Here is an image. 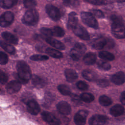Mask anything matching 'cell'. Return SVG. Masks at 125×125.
Here are the masks:
<instances>
[{"instance_id":"obj_1","label":"cell","mask_w":125,"mask_h":125,"mask_svg":"<svg viewBox=\"0 0 125 125\" xmlns=\"http://www.w3.org/2000/svg\"><path fill=\"white\" fill-rule=\"evenodd\" d=\"M18 75L23 83H26L31 78V69L29 65L24 61L18 62L16 65Z\"/></svg>"},{"instance_id":"obj_2","label":"cell","mask_w":125,"mask_h":125,"mask_svg":"<svg viewBox=\"0 0 125 125\" xmlns=\"http://www.w3.org/2000/svg\"><path fill=\"white\" fill-rule=\"evenodd\" d=\"M39 14L35 9L27 10L24 14L22 18V22L29 26H33L36 24L39 21Z\"/></svg>"},{"instance_id":"obj_3","label":"cell","mask_w":125,"mask_h":125,"mask_svg":"<svg viewBox=\"0 0 125 125\" xmlns=\"http://www.w3.org/2000/svg\"><path fill=\"white\" fill-rule=\"evenodd\" d=\"M86 49V47L84 44L81 42H77L71 49L70 56L74 61H77L84 54Z\"/></svg>"},{"instance_id":"obj_4","label":"cell","mask_w":125,"mask_h":125,"mask_svg":"<svg viewBox=\"0 0 125 125\" xmlns=\"http://www.w3.org/2000/svg\"><path fill=\"white\" fill-rule=\"evenodd\" d=\"M81 17L83 22L88 26L95 29L98 28V22L90 12H82Z\"/></svg>"},{"instance_id":"obj_5","label":"cell","mask_w":125,"mask_h":125,"mask_svg":"<svg viewBox=\"0 0 125 125\" xmlns=\"http://www.w3.org/2000/svg\"><path fill=\"white\" fill-rule=\"evenodd\" d=\"M111 31L113 35L117 38L123 39L125 37V28L123 22H112Z\"/></svg>"},{"instance_id":"obj_6","label":"cell","mask_w":125,"mask_h":125,"mask_svg":"<svg viewBox=\"0 0 125 125\" xmlns=\"http://www.w3.org/2000/svg\"><path fill=\"white\" fill-rule=\"evenodd\" d=\"M45 10L49 17L53 20L57 21L60 20L61 13L57 7L52 4H48L45 6Z\"/></svg>"},{"instance_id":"obj_7","label":"cell","mask_w":125,"mask_h":125,"mask_svg":"<svg viewBox=\"0 0 125 125\" xmlns=\"http://www.w3.org/2000/svg\"><path fill=\"white\" fill-rule=\"evenodd\" d=\"M42 119L50 125H61L60 119L53 114L48 111H43L42 113Z\"/></svg>"},{"instance_id":"obj_8","label":"cell","mask_w":125,"mask_h":125,"mask_svg":"<svg viewBox=\"0 0 125 125\" xmlns=\"http://www.w3.org/2000/svg\"><path fill=\"white\" fill-rule=\"evenodd\" d=\"M14 16L12 12L10 11H6L0 16V25L1 27H5L10 25L13 20Z\"/></svg>"},{"instance_id":"obj_9","label":"cell","mask_w":125,"mask_h":125,"mask_svg":"<svg viewBox=\"0 0 125 125\" xmlns=\"http://www.w3.org/2000/svg\"><path fill=\"white\" fill-rule=\"evenodd\" d=\"M88 112L85 110H79L74 117V121L77 125H84Z\"/></svg>"},{"instance_id":"obj_10","label":"cell","mask_w":125,"mask_h":125,"mask_svg":"<svg viewBox=\"0 0 125 125\" xmlns=\"http://www.w3.org/2000/svg\"><path fill=\"white\" fill-rule=\"evenodd\" d=\"M107 117L103 115L96 114L89 120V125H104L107 121Z\"/></svg>"},{"instance_id":"obj_11","label":"cell","mask_w":125,"mask_h":125,"mask_svg":"<svg viewBox=\"0 0 125 125\" xmlns=\"http://www.w3.org/2000/svg\"><path fill=\"white\" fill-rule=\"evenodd\" d=\"M73 31L77 36L83 40H88L90 38L89 33L86 29L81 25H78Z\"/></svg>"},{"instance_id":"obj_12","label":"cell","mask_w":125,"mask_h":125,"mask_svg":"<svg viewBox=\"0 0 125 125\" xmlns=\"http://www.w3.org/2000/svg\"><path fill=\"white\" fill-rule=\"evenodd\" d=\"M59 112L62 115H68L71 112V108L70 104L65 101H61L56 105Z\"/></svg>"},{"instance_id":"obj_13","label":"cell","mask_w":125,"mask_h":125,"mask_svg":"<svg viewBox=\"0 0 125 125\" xmlns=\"http://www.w3.org/2000/svg\"><path fill=\"white\" fill-rule=\"evenodd\" d=\"M27 109L29 113L33 115H37L41 110L39 104L34 100L28 101L27 103Z\"/></svg>"},{"instance_id":"obj_14","label":"cell","mask_w":125,"mask_h":125,"mask_svg":"<svg viewBox=\"0 0 125 125\" xmlns=\"http://www.w3.org/2000/svg\"><path fill=\"white\" fill-rule=\"evenodd\" d=\"M21 88V84L17 81H11L9 82L6 86V89L9 94H14L18 92Z\"/></svg>"},{"instance_id":"obj_15","label":"cell","mask_w":125,"mask_h":125,"mask_svg":"<svg viewBox=\"0 0 125 125\" xmlns=\"http://www.w3.org/2000/svg\"><path fill=\"white\" fill-rule=\"evenodd\" d=\"M111 80L116 85L122 84L125 82V74L122 71L118 72L112 76Z\"/></svg>"},{"instance_id":"obj_16","label":"cell","mask_w":125,"mask_h":125,"mask_svg":"<svg viewBox=\"0 0 125 125\" xmlns=\"http://www.w3.org/2000/svg\"><path fill=\"white\" fill-rule=\"evenodd\" d=\"M78 19L77 14L74 12H72L69 14L67 22V27L69 29H73L78 25Z\"/></svg>"},{"instance_id":"obj_17","label":"cell","mask_w":125,"mask_h":125,"mask_svg":"<svg viewBox=\"0 0 125 125\" xmlns=\"http://www.w3.org/2000/svg\"><path fill=\"white\" fill-rule=\"evenodd\" d=\"M45 41L51 46L54 47L57 49L64 50L65 48V45L62 42L56 39L48 37L45 39Z\"/></svg>"},{"instance_id":"obj_18","label":"cell","mask_w":125,"mask_h":125,"mask_svg":"<svg viewBox=\"0 0 125 125\" xmlns=\"http://www.w3.org/2000/svg\"><path fill=\"white\" fill-rule=\"evenodd\" d=\"M106 40L103 37H100L95 39L92 44L93 48L96 50H100L103 48L107 44Z\"/></svg>"},{"instance_id":"obj_19","label":"cell","mask_w":125,"mask_h":125,"mask_svg":"<svg viewBox=\"0 0 125 125\" xmlns=\"http://www.w3.org/2000/svg\"><path fill=\"white\" fill-rule=\"evenodd\" d=\"M64 75L67 82L72 83L78 78V74L75 70L72 69H66L64 71Z\"/></svg>"},{"instance_id":"obj_20","label":"cell","mask_w":125,"mask_h":125,"mask_svg":"<svg viewBox=\"0 0 125 125\" xmlns=\"http://www.w3.org/2000/svg\"><path fill=\"white\" fill-rule=\"evenodd\" d=\"M1 37L3 39L9 43L17 44L18 42V38L13 34L9 32L4 31L2 32Z\"/></svg>"},{"instance_id":"obj_21","label":"cell","mask_w":125,"mask_h":125,"mask_svg":"<svg viewBox=\"0 0 125 125\" xmlns=\"http://www.w3.org/2000/svg\"><path fill=\"white\" fill-rule=\"evenodd\" d=\"M124 107L120 104H116L110 109V113L114 117H118L122 115L124 112Z\"/></svg>"},{"instance_id":"obj_22","label":"cell","mask_w":125,"mask_h":125,"mask_svg":"<svg viewBox=\"0 0 125 125\" xmlns=\"http://www.w3.org/2000/svg\"><path fill=\"white\" fill-rule=\"evenodd\" d=\"M96 55L94 53L88 52L84 55L83 61L86 65H92L96 62Z\"/></svg>"},{"instance_id":"obj_23","label":"cell","mask_w":125,"mask_h":125,"mask_svg":"<svg viewBox=\"0 0 125 125\" xmlns=\"http://www.w3.org/2000/svg\"><path fill=\"white\" fill-rule=\"evenodd\" d=\"M82 75L85 79L90 82L95 81L97 78L96 74L90 70H84L82 72Z\"/></svg>"},{"instance_id":"obj_24","label":"cell","mask_w":125,"mask_h":125,"mask_svg":"<svg viewBox=\"0 0 125 125\" xmlns=\"http://www.w3.org/2000/svg\"><path fill=\"white\" fill-rule=\"evenodd\" d=\"M32 83L34 86L41 88L45 85L46 82L42 78L37 75H33L32 77Z\"/></svg>"},{"instance_id":"obj_25","label":"cell","mask_w":125,"mask_h":125,"mask_svg":"<svg viewBox=\"0 0 125 125\" xmlns=\"http://www.w3.org/2000/svg\"><path fill=\"white\" fill-rule=\"evenodd\" d=\"M45 52L49 55L51 57L54 58L59 59L63 57V54H62V53L58 50L51 48H47V49H46Z\"/></svg>"},{"instance_id":"obj_26","label":"cell","mask_w":125,"mask_h":125,"mask_svg":"<svg viewBox=\"0 0 125 125\" xmlns=\"http://www.w3.org/2000/svg\"><path fill=\"white\" fill-rule=\"evenodd\" d=\"M17 2V0H4L0 1V5L2 8L7 9L14 6Z\"/></svg>"},{"instance_id":"obj_27","label":"cell","mask_w":125,"mask_h":125,"mask_svg":"<svg viewBox=\"0 0 125 125\" xmlns=\"http://www.w3.org/2000/svg\"><path fill=\"white\" fill-rule=\"evenodd\" d=\"M58 91L62 95L69 96L71 94V91L70 88L65 84H60L58 86Z\"/></svg>"},{"instance_id":"obj_28","label":"cell","mask_w":125,"mask_h":125,"mask_svg":"<svg viewBox=\"0 0 125 125\" xmlns=\"http://www.w3.org/2000/svg\"><path fill=\"white\" fill-rule=\"evenodd\" d=\"M0 46L1 47L7 52L10 54H14L15 53V48L11 45L7 43L2 41H0Z\"/></svg>"},{"instance_id":"obj_29","label":"cell","mask_w":125,"mask_h":125,"mask_svg":"<svg viewBox=\"0 0 125 125\" xmlns=\"http://www.w3.org/2000/svg\"><path fill=\"white\" fill-rule=\"evenodd\" d=\"M99 102L101 105L104 106H109L112 103L111 99L105 95L101 96L99 99Z\"/></svg>"},{"instance_id":"obj_30","label":"cell","mask_w":125,"mask_h":125,"mask_svg":"<svg viewBox=\"0 0 125 125\" xmlns=\"http://www.w3.org/2000/svg\"><path fill=\"white\" fill-rule=\"evenodd\" d=\"M99 56L100 58L108 61H112L114 59L115 57L113 54L106 51H101L99 53Z\"/></svg>"},{"instance_id":"obj_31","label":"cell","mask_w":125,"mask_h":125,"mask_svg":"<svg viewBox=\"0 0 125 125\" xmlns=\"http://www.w3.org/2000/svg\"><path fill=\"white\" fill-rule=\"evenodd\" d=\"M80 99L85 103H91L94 100V96L89 93H83L80 95Z\"/></svg>"},{"instance_id":"obj_32","label":"cell","mask_w":125,"mask_h":125,"mask_svg":"<svg viewBox=\"0 0 125 125\" xmlns=\"http://www.w3.org/2000/svg\"><path fill=\"white\" fill-rule=\"evenodd\" d=\"M53 36L58 37H62L64 36L65 33L63 29L60 26H55L52 29Z\"/></svg>"},{"instance_id":"obj_33","label":"cell","mask_w":125,"mask_h":125,"mask_svg":"<svg viewBox=\"0 0 125 125\" xmlns=\"http://www.w3.org/2000/svg\"><path fill=\"white\" fill-rule=\"evenodd\" d=\"M30 58V60L34 61H42L47 60L49 58L46 55L35 54L31 56Z\"/></svg>"},{"instance_id":"obj_34","label":"cell","mask_w":125,"mask_h":125,"mask_svg":"<svg viewBox=\"0 0 125 125\" xmlns=\"http://www.w3.org/2000/svg\"><path fill=\"white\" fill-rule=\"evenodd\" d=\"M97 65L100 69L104 70H108L111 68V65L109 63L103 61H99L97 63Z\"/></svg>"},{"instance_id":"obj_35","label":"cell","mask_w":125,"mask_h":125,"mask_svg":"<svg viewBox=\"0 0 125 125\" xmlns=\"http://www.w3.org/2000/svg\"><path fill=\"white\" fill-rule=\"evenodd\" d=\"M23 5L25 8L31 9H33V8L36 6L37 2L35 0H24Z\"/></svg>"},{"instance_id":"obj_36","label":"cell","mask_w":125,"mask_h":125,"mask_svg":"<svg viewBox=\"0 0 125 125\" xmlns=\"http://www.w3.org/2000/svg\"><path fill=\"white\" fill-rule=\"evenodd\" d=\"M77 88L81 90H86L88 88V85L83 81H79L76 83Z\"/></svg>"},{"instance_id":"obj_37","label":"cell","mask_w":125,"mask_h":125,"mask_svg":"<svg viewBox=\"0 0 125 125\" xmlns=\"http://www.w3.org/2000/svg\"><path fill=\"white\" fill-rule=\"evenodd\" d=\"M8 61V57L7 55L4 52L1 51L0 53V63L3 65L7 63Z\"/></svg>"},{"instance_id":"obj_38","label":"cell","mask_w":125,"mask_h":125,"mask_svg":"<svg viewBox=\"0 0 125 125\" xmlns=\"http://www.w3.org/2000/svg\"><path fill=\"white\" fill-rule=\"evenodd\" d=\"M40 32L43 35L48 36H53L52 29L46 27H42L40 29Z\"/></svg>"},{"instance_id":"obj_39","label":"cell","mask_w":125,"mask_h":125,"mask_svg":"<svg viewBox=\"0 0 125 125\" xmlns=\"http://www.w3.org/2000/svg\"><path fill=\"white\" fill-rule=\"evenodd\" d=\"M90 13L99 18H103L104 17V14L102 11L98 9H91L90 10Z\"/></svg>"},{"instance_id":"obj_40","label":"cell","mask_w":125,"mask_h":125,"mask_svg":"<svg viewBox=\"0 0 125 125\" xmlns=\"http://www.w3.org/2000/svg\"><path fill=\"white\" fill-rule=\"evenodd\" d=\"M97 84L100 87H105L109 85V82L106 79H102L97 81Z\"/></svg>"},{"instance_id":"obj_41","label":"cell","mask_w":125,"mask_h":125,"mask_svg":"<svg viewBox=\"0 0 125 125\" xmlns=\"http://www.w3.org/2000/svg\"><path fill=\"white\" fill-rule=\"evenodd\" d=\"M0 83L2 84H5L8 81V76L5 73L2 71H0Z\"/></svg>"},{"instance_id":"obj_42","label":"cell","mask_w":125,"mask_h":125,"mask_svg":"<svg viewBox=\"0 0 125 125\" xmlns=\"http://www.w3.org/2000/svg\"><path fill=\"white\" fill-rule=\"evenodd\" d=\"M63 3L68 6H76L78 5L79 1L77 0H64Z\"/></svg>"},{"instance_id":"obj_43","label":"cell","mask_w":125,"mask_h":125,"mask_svg":"<svg viewBox=\"0 0 125 125\" xmlns=\"http://www.w3.org/2000/svg\"><path fill=\"white\" fill-rule=\"evenodd\" d=\"M85 1L94 5L104 4H105V2H106L105 1L100 0H85Z\"/></svg>"},{"instance_id":"obj_44","label":"cell","mask_w":125,"mask_h":125,"mask_svg":"<svg viewBox=\"0 0 125 125\" xmlns=\"http://www.w3.org/2000/svg\"><path fill=\"white\" fill-rule=\"evenodd\" d=\"M111 20L112 21V22H122V20L121 18L120 17L116 16V15H112L111 16Z\"/></svg>"},{"instance_id":"obj_45","label":"cell","mask_w":125,"mask_h":125,"mask_svg":"<svg viewBox=\"0 0 125 125\" xmlns=\"http://www.w3.org/2000/svg\"><path fill=\"white\" fill-rule=\"evenodd\" d=\"M120 100L122 104L124 105H125V91H124L122 93L121 98H120Z\"/></svg>"}]
</instances>
